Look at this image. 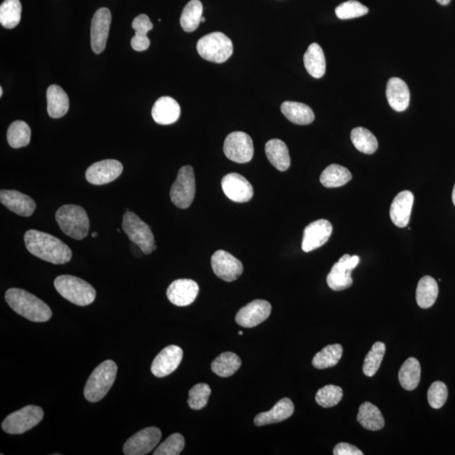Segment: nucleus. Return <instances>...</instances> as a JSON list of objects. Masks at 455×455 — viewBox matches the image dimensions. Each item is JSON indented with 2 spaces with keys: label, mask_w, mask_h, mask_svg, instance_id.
Listing matches in <instances>:
<instances>
[{
  "label": "nucleus",
  "mask_w": 455,
  "mask_h": 455,
  "mask_svg": "<svg viewBox=\"0 0 455 455\" xmlns=\"http://www.w3.org/2000/svg\"><path fill=\"white\" fill-rule=\"evenodd\" d=\"M24 240L28 252L45 262L62 265L72 259V250L66 244L44 232L28 230Z\"/></svg>",
  "instance_id": "obj_1"
},
{
  "label": "nucleus",
  "mask_w": 455,
  "mask_h": 455,
  "mask_svg": "<svg viewBox=\"0 0 455 455\" xmlns=\"http://www.w3.org/2000/svg\"><path fill=\"white\" fill-rule=\"evenodd\" d=\"M6 300L15 312L32 322H46L52 318L49 306L26 290L9 289L6 292Z\"/></svg>",
  "instance_id": "obj_2"
},
{
  "label": "nucleus",
  "mask_w": 455,
  "mask_h": 455,
  "mask_svg": "<svg viewBox=\"0 0 455 455\" xmlns=\"http://www.w3.org/2000/svg\"><path fill=\"white\" fill-rule=\"evenodd\" d=\"M118 366L113 360H106L97 366L83 389V396L88 402L95 403L108 393L117 377Z\"/></svg>",
  "instance_id": "obj_3"
},
{
  "label": "nucleus",
  "mask_w": 455,
  "mask_h": 455,
  "mask_svg": "<svg viewBox=\"0 0 455 455\" xmlns=\"http://www.w3.org/2000/svg\"><path fill=\"white\" fill-rule=\"evenodd\" d=\"M54 286L65 300L78 306L89 305L96 300L94 287L80 277L61 275L56 278Z\"/></svg>",
  "instance_id": "obj_4"
},
{
  "label": "nucleus",
  "mask_w": 455,
  "mask_h": 455,
  "mask_svg": "<svg viewBox=\"0 0 455 455\" xmlns=\"http://www.w3.org/2000/svg\"><path fill=\"white\" fill-rule=\"evenodd\" d=\"M56 220L63 233L74 240L85 239L89 233V218L81 206H62L56 213Z\"/></svg>",
  "instance_id": "obj_5"
},
{
  "label": "nucleus",
  "mask_w": 455,
  "mask_h": 455,
  "mask_svg": "<svg viewBox=\"0 0 455 455\" xmlns=\"http://www.w3.org/2000/svg\"><path fill=\"white\" fill-rule=\"evenodd\" d=\"M197 50L207 61L223 63L233 54L234 46L229 37L222 32H213L198 41Z\"/></svg>",
  "instance_id": "obj_6"
},
{
  "label": "nucleus",
  "mask_w": 455,
  "mask_h": 455,
  "mask_svg": "<svg viewBox=\"0 0 455 455\" xmlns=\"http://www.w3.org/2000/svg\"><path fill=\"white\" fill-rule=\"evenodd\" d=\"M123 230L130 240L136 244L143 254L150 255L156 250L155 236L150 226L133 212L125 213Z\"/></svg>",
  "instance_id": "obj_7"
},
{
  "label": "nucleus",
  "mask_w": 455,
  "mask_h": 455,
  "mask_svg": "<svg viewBox=\"0 0 455 455\" xmlns=\"http://www.w3.org/2000/svg\"><path fill=\"white\" fill-rule=\"evenodd\" d=\"M44 411L36 406H27L9 415L2 424V429L9 434H21L39 424Z\"/></svg>",
  "instance_id": "obj_8"
},
{
  "label": "nucleus",
  "mask_w": 455,
  "mask_h": 455,
  "mask_svg": "<svg viewBox=\"0 0 455 455\" xmlns=\"http://www.w3.org/2000/svg\"><path fill=\"white\" fill-rule=\"evenodd\" d=\"M196 193V180L192 166L185 165L180 169L178 178L170 189V199L179 208L191 206Z\"/></svg>",
  "instance_id": "obj_9"
},
{
  "label": "nucleus",
  "mask_w": 455,
  "mask_h": 455,
  "mask_svg": "<svg viewBox=\"0 0 455 455\" xmlns=\"http://www.w3.org/2000/svg\"><path fill=\"white\" fill-rule=\"evenodd\" d=\"M224 152L228 159L236 163H247L254 155L252 139L244 132L231 133L225 138Z\"/></svg>",
  "instance_id": "obj_10"
},
{
  "label": "nucleus",
  "mask_w": 455,
  "mask_h": 455,
  "mask_svg": "<svg viewBox=\"0 0 455 455\" xmlns=\"http://www.w3.org/2000/svg\"><path fill=\"white\" fill-rule=\"evenodd\" d=\"M360 258L357 255L346 254L334 264L327 276V285L334 291H342L352 285V271L359 265Z\"/></svg>",
  "instance_id": "obj_11"
},
{
  "label": "nucleus",
  "mask_w": 455,
  "mask_h": 455,
  "mask_svg": "<svg viewBox=\"0 0 455 455\" xmlns=\"http://www.w3.org/2000/svg\"><path fill=\"white\" fill-rule=\"evenodd\" d=\"M161 437V431L155 426L139 431L125 443L123 453L126 455L148 454L160 443Z\"/></svg>",
  "instance_id": "obj_12"
},
{
  "label": "nucleus",
  "mask_w": 455,
  "mask_h": 455,
  "mask_svg": "<svg viewBox=\"0 0 455 455\" xmlns=\"http://www.w3.org/2000/svg\"><path fill=\"white\" fill-rule=\"evenodd\" d=\"M212 268L217 277L226 282H234L243 272V265L225 250H218L211 259Z\"/></svg>",
  "instance_id": "obj_13"
},
{
  "label": "nucleus",
  "mask_w": 455,
  "mask_h": 455,
  "mask_svg": "<svg viewBox=\"0 0 455 455\" xmlns=\"http://www.w3.org/2000/svg\"><path fill=\"white\" fill-rule=\"evenodd\" d=\"M123 166L118 160H105L91 165L86 178L92 185H101L113 183L123 173Z\"/></svg>",
  "instance_id": "obj_14"
},
{
  "label": "nucleus",
  "mask_w": 455,
  "mask_h": 455,
  "mask_svg": "<svg viewBox=\"0 0 455 455\" xmlns=\"http://www.w3.org/2000/svg\"><path fill=\"white\" fill-rule=\"evenodd\" d=\"M111 23V14L108 8H101L93 16L91 27V48L99 54L106 48Z\"/></svg>",
  "instance_id": "obj_15"
},
{
  "label": "nucleus",
  "mask_w": 455,
  "mask_h": 455,
  "mask_svg": "<svg viewBox=\"0 0 455 455\" xmlns=\"http://www.w3.org/2000/svg\"><path fill=\"white\" fill-rule=\"evenodd\" d=\"M272 305L266 300H257L241 308L235 317V322L240 327L252 328L262 323L270 317Z\"/></svg>",
  "instance_id": "obj_16"
},
{
  "label": "nucleus",
  "mask_w": 455,
  "mask_h": 455,
  "mask_svg": "<svg viewBox=\"0 0 455 455\" xmlns=\"http://www.w3.org/2000/svg\"><path fill=\"white\" fill-rule=\"evenodd\" d=\"M222 189L226 197L235 203H247L253 198L254 190L247 179L238 173L225 176L221 182Z\"/></svg>",
  "instance_id": "obj_17"
},
{
  "label": "nucleus",
  "mask_w": 455,
  "mask_h": 455,
  "mask_svg": "<svg viewBox=\"0 0 455 455\" xmlns=\"http://www.w3.org/2000/svg\"><path fill=\"white\" fill-rule=\"evenodd\" d=\"M183 357L182 348L170 345L158 354L151 365V372L157 378H163L178 369Z\"/></svg>",
  "instance_id": "obj_18"
},
{
  "label": "nucleus",
  "mask_w": 455,
  "mask_h": 455,
  "mask_svg": "<svg viewBox=\"0 0 455 455\" xmlns=\"http://www.w3.org/2000/svg\"><path fill=\"white\" fill-rule=\"evenodd\" d=\"M332 233V225L326 220L311 223L304 230L302 250L310 252L326 244Z\"/></svg>",
  "instance_id": "obj_19"
},
{
  "label": "nucleus",
  "mask_w": 455,
  "mask_h": 455,
  "mask_svg": "<svg viewBox=\"0 0 455 455\" xmlns=\"http://www.w3.org/2000/svg\"><path fill=\"white\" fill-rule=\"evenodd\" d=\"M199 292L198 283L192 280H178L174 281L167 290V298L170 303L180 307L193 303Z\"/></svg>",
  "instance_id": "obj_20"
},
{
  "label": "nucleus",
  "mask_w": 455,
  "mask_h": 455,
  "mask_svg": "<svg viewBox=\"0 0 455 455\" xmlns=\"http://www.w3.org/2000/svg\"><path fill=\"white\" fill-rule=\"evenodd\" d=\"M0 201L9 210L23 217H30L36 210L34 199L15 190H1Z\"/></svg>",
  "instance_id": "obj_21"
},
{
  "label": "nucleus",
  "mask_w": 455,
  "mask_h": 455,
  "mask_svg": "<svg viewBox=\"0 0 455 455\" xmlns=\"http://www.w3.org/2000/svg\"><path fill=\"white\" fill-rule=\"evenodd\" d=\"M414 196L410 191H403L394 198L389 216L394 225L405 228L409 224Z\"/></svg>",
  "instance_id": "obj_22"
},
{
  "label": "nucleus",
  "mask_w": 455,
  "mask_h": 455,
  "mask_svg": "<svg viewBox=\"0 0 455 455\" xmlns=\"http://www.w3.org/2000/svg\"><path fill=\"white\" fill-rule=\"evenodd\" d=\"M152 118L160 125L173 124L180 116L178 102L173 97L162 96L158 99L152 108Z\"/></svg>",
  "instance_id": "obj_23"
},
{
  "label": "nucleus",
  "mask_w": 455,
  "mask_h": 455,
  "mask_svg": "<svg viewBox=\"0 0 455 455\" xmlns=\"http://www.w3.org/2000/svg\"><path fill=\"white\" fill-rule=\"evenodd\" d=\"M387 97L389 106L394 111H404L409 106V88L400 78H389L387 87Z\"/></svg>",
  "instance_id": "obj_24"
},
{
  "label": "nucleus",
  "mask_w": 455,
  "mask_h": 455,
  "mask_svg": "<svg viewBox=\"0 0 455 455\" xmlns=\"http://www.w3.org/2000/svg\"><path fill=\"white\" fill-rule=\"evenodd\" d=\"M294 412V403L289 398H283L270 411L260 413L255 417L254 422L258 426L277 424L290 419Z\"/></svg>",
  "instance_id": "obj_25"
},
{
  "label": "nucleus",
  "mask_w": 455,
  "mask_h": 455,
  "mask_svg": "<svg viewBox=\"0 0 455 455\" xmlns=\"http://www.w3.org/2000/svg\"><path fill=\"white\" fill-rule=\"evenodd\" d=\"M48 113L52 118H60L66 115L69 108V99L61 87L50 86L46 91Z\"/></svg>",
  "instance_id": "obj_26"
},
{
  "label": "nucleus",
  "mask_w": 455,
  "mask_h": 455,
  "mask_svg": "<svg viewBox=\"0 0 455 455\" xmlns=\"http://www.w3.org/2000/svg\"><path fill=\"white\" fill-rule=\"evenodd\" d=\"M266 155L271 164L280 171H285L290 168L291 160L289 148L286 143L280 139H271L265 147Z\"/></svg>",
  "instance_id": "obj_27"
},
{
  "label": "nucleus",
  "mask_w": 455,
  "mask_h": 455,
  "mask_svg": "<svg viewBox=\"0 0 455 455\" xmlns=\"http://www.w3.org/2000/svg\"><path fill=\"white\" fill-rule=\"evenodd\" d=\"M304 63L306 71L315 78H322L326 73V58L320 46L311 44L304 56Z\"/></svg>",
  "instance_id": "obj_28"
},
{
  "label": "nucleus",
  "mask_w": 455,
  "mask_h": 455,
  "mask_svg": "<svg viewBox=\"0 0 455 455\" xmlns=\"http://www.w3.org/2000/svg\"><path fill=\"white\" fill-rule=\"evenodd\" d=\"M281 111L287 120L298 125H308L314 122L315 114L309 106L300 102L285 101L281 106Z\"/></svg>",
  "instance_id": "obj_29"
},
{
  "label": "nucleus",
  "mask_w": 455,
  "mask_h": 455,
  "mask_svg": "<svg viewBox=\"0 0 455 455\" xmlns=\"http://www.w3.org/2000/svg\"><path fill=\"white\" fill-rule=\"evenodd\" d=\"M357 419L367 430L379 431L384 426V419L382 411L370 402L362 404Z\"/></svg>",
  "instance_id": "obj_30"
},
{
  "label": "nucleus",
  "mask_w": 455,
  "mask_h": 455,
  "mask_svg": "<svg viewBox=\"0 0 455 455\" xmlns=\"http://www.w3.org/2000/svg\"><path fill=\"white\" fill-rule=\"evenodd\" d=\"M439 295V285L434 277L425 276L416 287V299L421 309H429L435 304Z\"/></svg>",
  "instance_id": "obj_31"
},
{
  "label": "nucleus",
  "mask_w": 455,
  "mask_h": 455,
  "mask_svg": "<svg viewBox=\"0 0 455 455\" xmlns=\"http://www.w3.org/2000/svg\"><path fill=\"white\" fill-rule=\"evenodd\" d=\"M421 365L415 357H409L399 371V382L406 391H413L420 383Z\"/></svg>",
  "instance_id": "obj_32"
},
{
  "label": "nucleus",
  "mask_w": 455,
  "mask_h": 455,
  "mask_svg": "<svg viewBox=\"0 0 455 455\" xmlns=\"http://www.w3.org/2000/svg\"><path fill=\"white\" fill-rule=\"evenodd\" d=\"M132 26L136 31V36L131 40L132 48L138 52L147 50L150 45L147 34L154 27L150 18L146 15L138 16L134 19Z\"/></svg>",
  "instance_id": "obj_33"
},
{
  "label": "nucleus",
  "mask_w": 455,
  "mask_h": 455,
  "mask_svg": "<svg viewBox=\"0 0 455 455\" xmlns=\"http://www.w3.org/2000/svg\"><path fill=\"white\" fill-rule=\"evenodd\" d=\"M352 178V174L346 167L333 164L324 170L319 180L324 187L335 188L349 183Z\"/></svg>",
  "instance_id": "obj_34"
},
{
  "label": "nucleus",
  "mask_w": 455,
  "mask_h": 455,
  "mask_svg": "<svg viewBox=\"0 0 455 455\" xmlns=\"http://www.w3.org/2000/svg\"><path fill=\"white\" fill-rule=\"evenodd\" d=\"M241 366L240 357L234 352H223L213 362L211 369L213 373L222 378L230 377L238 371Z\"/></svg>",
  "instance_id": "obj_35"
},
{
  "label": "nucleus",
  "mask_w": 455,
  "mask_h": 455,
  "mask_svg": "<svg viewBox=\"0 0 455 455\" xmlns=\"http://www.w3.org/2000/svg\"><path fill=\"white\" fill-rule=\"evenodd\" d=\"M203 11V4L199 0H191L185 6L180 16V26L185 32H193L198 29L201 23Z\"/></svg>",
  "instance_id": "obj_36"
},
{
  "label": "nucleus",
  "mask_w": 455,
  "mask_h": 455,
  "mask_svg": "<svg viewBox=\"0 0 455 455\" xmlns=\"http://www.w3.org/2000/svg\"><path fill=\"white\" fill-rule=\"evenodd\" d=\"M351 140L357 150L366 155H372L378 150V140L369 130L356 128L351 133Z\"/></svg>",
  "instance_id": "obj_37"
},
{
  "label": "nucleus",
  "mask_w": 455,
  "mask_h": 455,
  "mask_svg": "<svg viewBox=\"0 0 455 455\" xmlns=\"http://www.w3.org/2000/svg\"><path fill=\"white\" fill-rule=\"evenodd\" d=\"M343 348L340 344L328 345L315 354L312 364L315 369H326L336 366L342 359Z\"/></svg>",
  "instance_id": "obj_38"
},
{
  "label": "nucleus",
  "mask_w": 455,
  "mask_h": 455,
  "mask_svg": "<svg viewBox=\"0 0 455 455\" xmlns=\"http://www.w3.org/2000/svg\"><path fill=\"white\" fill-rule=\"evenodd\" d=\"M20 0H4L0 6V23L7 29L16 27L21 19Z\"/></svg>",
  "instance_id": "obj_39"
},
{
  "label": "nucleus",
  "mask_w": 455,
  "mask_h": 455,
  "mask_svg": "<svg viewBox=\"0 0 455 455\" xmlns=\"http://www.w3.org/2000/svg\"><path fill=\"white\" fill-rule=\"evenodd\" d=\"M31 131L29 125L23 121H16L9 127L7 140L9 146L14 148L27 146L31 142Z\"/></svg>",
  "instance_id": "obj_40"
},
{
  "label": "nucleus",
  "mask_w": 455,
  "mask_h": 455,
  "mask_svg": "<svg viewBox=\"0 0 455 455\" xmlns=\"http://www.w3.org/2000/svg\"><path fill=\"white\" fill-rule=\"evenodd\" d=\"M385 354V345L383 342H375L367 354L363 366V371L368 377H373L382 365Z\"/></svg>",
  "instance_id": "obj_41"
},
{
  "label": "nucleus",
  "mask_w": 455,
  "mask_h": 455,
  "mask_svg": "<svg viewBox=\"0 0 455 455\" xmlns=\"http://www.w3.org/2000/svg\"><path fill=\"white\" fill-rule=\"evenodd\" d=\"M342 397L343 391L341 387L328 384L319 389L315 396V401L320 407L329 408L337 406L342 401Z\"/></svg>",
  "instance_id": "obj_42"
},
{
  "label": "nucleus",
  "mask_w": 455,
  "mask_h": 455,
  "mask_svg": "<svg viewBox=\"0 0 455 455\" xmlns=\"http://www.w3.org/2000/svg\"><path fill=\"white\" fill-rule=\"evenodd\" d=\"M211 394V388L207 384H198L190 389L188 405L193 410H201L205 407Z\"/></svg>",
  "instance_id": "obj_43"
},
{
  "label": "nucleus",
  "mask_w": 455,
  "mask_h": 455,
  "mask_svg": "<svg viewBox=\"0 0 455 455\" xmlns=\"http://www.w3.org/2000/svg\"><path fill=\"white\" fill-rule=\"evenodd\" d=\"M336 15L341 20L364 16L369 13V9L356 0H349L336 8Z\"/></svg>",
  "instance_id": "obj_44"
},
{
  "label": "nucleus",
  "mask_w": 455,
  "mask_h": 455,
  "mask_svg": "<svg viewBox=\"0 0 455 455\" xmlns=\"http://www.w3.org/2000/svg\"><path fill=\"white\" fill-rule=\"evenodd\" d=\"M185 447V439L182 434H174L164 441L155 449L154 455H179Z\"/></svg>",
  "instance_id": "obj_45"
},
{
  "label": "nucleus",
  "mask_w": 455,
  "mask_h": 455,
  "mask_svg": "<svg viewBox=\"0 0 455 455\" xmlns=\"http://www.w3.org/2000/svg\"><path fill=\"white\" fill-rule=\"evenodd\" d=\"M448 398V388L444 382H436L431 384L428 392V400L431 407L440 409Z\"/></svg>",
  "instance_id": "obj_46"
},
{
  "label": "nucleus",
  "mask_w": 455,
  "mask_h": 455,
  "mask_svg": "<svg viewBox=\"0 0 455 455\" xmlns=\"http://www.w3.org/2000/svg\"><path fill=\"white\" fill-rule=\"evenodd\" d=\"M333 454L335 455H363L364 453L354 445L347 443H340L334 448Z\"/></svg>",
  "instance_id": "obj_47"
},
{
  "label": "nucleus",
  "mask_w": 455,
  "mask_h": 455,
  "mask_svg": "<svg viewBox=\"0 0 455 455\" xmlns=\"http://www.w3.org/2000/svg\"><path fill=\"white\" fill-rule=\"evenodd\" d=\"M441 6H447L451 0H436Z\"/></svg>",
  "instance_id": "obj_48"
},
{
  "label": "nucleus",
  "mask_w": 455,
  "mask_h": 455,
  "mask_svg": "<svg viewBox=\"0 0 455 455\" xmlns=\"http://www.w3.org/2000/svg\"><path fill=\"white\" fill-rule=\"evenodd\" d=\"M452 199H453V203H454V206H455V185H454V190H453Z\"/></svg>",
  "instance_id": "obj_49"
},
{
  "label": "nucleus",
  "mask_w": 455,
  "mask_h": 455,
  "mask_svg": "<svg viewBox=\"0 0 455 455\" xmlns=\"http://www.w3.org/2000/svg\"><path fill=\"white\" fill-rule=\"evenodd\" d=\"M97 235H98V234H97L96 232H94V233L92 234L93 238H96Z\"/></svg>",
  "instance_id": "obj_50"
},
{
  "label": "nucleus",
  "mask_w": 455,
  "mask_h": 455,
  "mask_svg": "<svg viewBox=\"0 0 455 455\" xmlns=\"http://www.w3.org/2000/svg\"><path fill=\"white\" fill-rule=\"evenodd\" d=\"M3 96V89H2V87H1V88H0V96Z\"/></svg>",
  "instance_id": "obj_51"
},
{
  "label": "nucleus",
  "mask_w": 455,
  "mask_h": 455,
  "mask_svg": "<svg viewBox=\"0 0 455 455\" xmlns=\"http://www.w3.org/2000/svg\"><path fill=\"white\" fill-rule=\"evenodd\" d=\"M204 21H205V18L202 17V19H201V22H204Z\"/></svg>",
  "instance_id": "obj_52"
},
{
  "label": "nucleus",
  "mask_w": 455,
  "mask_h": 455,
  "mask_svg": "<svg viewBox=\"0 0 455 455\" xmlns=\"http://www.w3.org/2000/svg\"><path fill=\"white\" fill-rule=\"evenodd\" d=\"M239 335H243V332H239Z\"/></svg>",
  "instance_id": "obj_53"
}]
</instances>
